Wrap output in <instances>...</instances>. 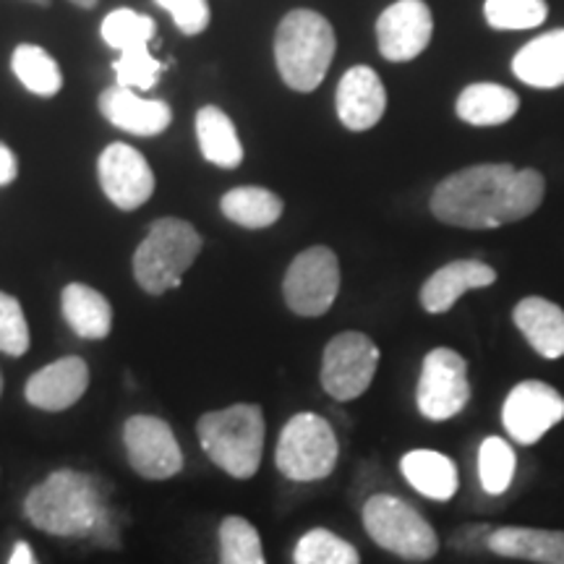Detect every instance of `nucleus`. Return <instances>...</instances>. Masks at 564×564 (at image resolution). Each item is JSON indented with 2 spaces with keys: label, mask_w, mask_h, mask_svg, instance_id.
<instances>
[{
  "label": "nucleus",
  "mask_w": 564,
  "mask_h": 564,
  "mask_svg": "<svg viewBox=\"0 0 564 564\" xmlns=\"http://www.w3.org/2000/svg\"><path fill=\"white\" fill-rule=\"evenodd\" d=\"M486 24L499 32L535 30L549 17L546 0H486Z\"/></svg>",
  "instance_id": "nucleus-32"
},
{
  "label": "nucleus",
  "mask_w": 564,
  "mask_h": 564,
  "mask_svg": "<svg viewBox=\"0 0 564 564\" xmlns=\"http://www.w3.org/2000/svg\"><path fill=\"white\" fill-rule=\"evenodd\" d=\"M379 369V348L369 335L348 333L335 335L322 356L319 382L329 398L350 403L369 390Z\"/></svg>",
  "instance_id": "nucleus-10"
},
{
  "label": "nucleus",
  "mask_w": 564,
  "mask_h": 564,
  "mask_svg": "<svg viewBox=\"0 0 564 564\" xmlns=\"http://www.w3.org/2000/svg\"><path fill=\"white\" fill-rule=\"evenodd\" d=\"M364 528L377 546L408 562H429L440 552V535L423 514L392 494H373L364 505Z\"/></svg>",
  "instance_id": "nucleus-6"
},
{
  "label": "nucleus",
  "mask_w": 564,
  "mask_h": 564,
  "mask_svg": "<svg viewBox=\"0 0 564 564\" xmlns=\"http://www.w3.org/2000/svg\"><path fill=\"white\" fill-rule=\"evenodd\" d=\"M491 554L531 564H564V531L546 528H494L486 541Z\"/></svg>",
  "instance_id": "nucleus-20"
},
{
  "label": "nucleus",
  "mask_w": 564,
  "mask_h": 564,
  "mask_svg": "<svg viewBox=\"0 0 564 564\" xmlns=\"http://www.w3.org/2000/svg\"><path fill=\"white\" fill-rule=\"evenodd\" d=\"M514 465H518V457H514L512 444L499 440V436H486L481 447H478V481H481V489L491 497H502L512 486Z\"/></svg>",
  "instance_id": "nucleus-29"
},
{
  "label": "nucleus",
  "mask_w": 564,
  "mask_h": 564,
  "mask_svg": "<svg viewBox=\"0 0 564 564\" xmlns=\"http://www.w3.org/2000/svg\"><path fill=\"white\" fill-rule=\"evenodd\" d=\"M220 564H267L262 535L246 518L230 514L220 523Z\"/></svg>",
  "instance_id": "nucleus-31"
},
{
  "label": "nucleus",
  "mask_w": 564,
  "mask_h": 564,
  "mask_svg": "<svg viewBox=\"0 0 564 564\" xmlns=\"http://www.w3.org/2000/svg\"><path fill=\"white\" fill-rule=\"evenodd\" d=\"M0 350L6 356H24L30 350V324L19 299L0 291Z\"/></svg>",
  "instance_id": "nucleus-34"
},
{
  "label": "nucleus",
  "mask_w": 564,
  "mask_h": 564,
  "mask_svg": "<svg viewBox=\"0 0 564 564\" xmlns=\"http://www.w3.org/2000/svg\"><path fill=\"white\" fill-rule=\"evenodd\" d=\"M11 70L21 87L32 91L34 97H42V100H51L63 89V70L58 61L45 47L32 45V42H21L13 47Z\"/></svg>",
  "instance_id": "nucleus-27"
},
{
  "label": "nucleus",
  "mask_w": 564,
  "mask_h": 564,
  "mask_svg": "<svg viewBox=\"0 0 564 564\" xmlns=\"http://www.w3.org/2000/svg\"><path fill=\"white\" fill-rule=\"evenodd\" d=\"M9 564H40V562H37V556H34L32 546L26 544V541H19L9 556Z\"/></svg>",
  "instance_id": "nucleus-38"
},
{
  "label": "nucleus",
  "mask_w": 564,
  "mask_h": 564,
  "mask_svg": "<svg viewBox=\"0 0 564 564\" xmlns=\"http://www.w3.org/2000/svg\"><path fill=\"white\" fill-rule=\"evenodd\" d=\"M68 3H74L76 9H84V11H91L95 9L97 3H100V0H68Z\"/></svg>",
  "instance_id": "nucleus-39"
},
{
  "label": "nucleus",
  "mask_w": 564,
  "mask_h": 564,
  "mask_svg": "<svg viewBox=\"0 0 564 564\" xmlns=\"http://www.w3.org/2000/svg\"><path fill=\"white\" fill-rule=\"evenodd\" d=\"M196 144H199L202 158L209 165L223 167V171H236L246 158L243 141L238 137L232 118L217 105H204L196 112Z\"/></svg>",
  "instance_id": "nucleus-21"
},
{
  "label": "nucleus",
  "mask_w": 564,
  "mask_h": 564,
  "mask_svg": "<svg viewBox=\"0 0 564 564\" xmlns=\"http://www.w3.org/2000/svg\"><path fill=\"white\" fill-rule=\"evenodd\" d=\"M340 444L327 419L316 413H295L282 426L274 463L285 478L299 484L322 481L333 476Z\"/></svg>",
  "instance_id": "nucleus-7"
},
{
  "label": "nucleus",
  "mask_w": 564,
  "mask_h": 564,
  "mask_svg": "<svg viewBox=\"0 0 564 564\" xmlns=\"http://www.w3.org/2000/svg\"><path fill=\"white\" fill-rule=\"evenodd\" d=\"M24 514L42 533L61 539H95L102 546H116L118 541L100 481L82 470H55L34 486L24 499Z\"/></svg>",
  "instance_id": "nucleus-2"
},
{
  "label": "nucleus",
  "mask_w": 564,
  "mask_h": 564,
  "mask_svg": "<svg viewBox=\"0 0 564 564\" xmlns=\"http://www.w3.org/2000/svg\"><path fill=\"white\" fill-rule=\"evenodd\" d=\"M400 470L421 497L434 499V502H449L460 489L457 465L436 449H413V453L403 455Z\"/></svg>",
  "instance_id": "nucleus-23"
},
{
  "label": "nucleus",
  "mask_w": 564,
  "mask_h": 564,
  "mask_svg": "<svg viewBox=\"0 0 564 564\" xmlns=\"http://www.w3.org/2000/svg\"><path fill=\"white\" fill-rule=\"evenodd\" d=\"M564 421V394L539 379L514 384L502 405L505 432L518 444L541 442L556 423Z\"/></svg>",
  "instance_id": "nucleus-11"
},
{
  "label": "nucleus",
  "mask_w": 564,
  "mask_h": 564,
  "mask_svg": "<svg viewBox=\"0 0 564 564\" xmlns=\"http://www.w3.org/2000/svg\"><path fill=\"white\" fill-rule=\"evenodd\" d=\"M337 293H340V262L329 246H312L301 251L282 280L288 308L306 319L327 314L337 301Z\"/></svg>",
  "instance_id": "nucleus-8"
},
{
  "label": "nucleus",
  "mask_w": 564,
  "mask_h": 564,
  "mask_svg": "<svg viewBox=\"0 0 564 564\" xmlns=\"http://www.w3.org/2000/svg\"><path fill=\"white\" fill-rule=\"evenodd\" d=\"M61 312L68 327L84 340H105L112 329V306L97 288L70 282L61 293Z\"/></svg>",
  "instance_id": "nucleus-24"
},
{
  "label": "nucleus",
  "mask_w": 564,
  "mask_h": 564,
  "mask_svg": "<svg viewBox=\"0 0 564 564\" xmlns=\"http://www.w3.org/2000/svg\"><path fill=\"white\" fill-rule=\"evenodd\" d=\"M512 70L535 89H556L564 84V30L533 37L514 55Z\"/></svg>",
  "instance_id": "nucleus-22"
},
{
  "label": "nucleus",
  "mask_w": 564,
  "mask_h": 564,
  "mask_svg": "<svg viewBox=\"0 0 564 564\" xmlns=\"http://www.w3.org/2000/svg\"><path fill=\"white\" fill-rule=\"evenodd\" d=\"M97 105H100L105 121L131 137H160L173 123V108L165 100L144 97L141 91L121 87V84L105 89Z\"/></svg>",
  "instance_id": "nucleus-15"
},
{
  "label": "nucleus",
  "mask_w": 564,
  "mask_h": 564,
  "mask_svg": "<svg viewBox=\"0 0 564 564\" xmlns=\"http://www.w3.org/2000/svg\"><path fill=\"white\" fill-rule=\"evenodd\" d=\"M100 37L110 51L123 53L131 51V47L152 45V40L158 37V24L147 13L133 9H116L102 19Z\"/></svg>",
  "instance_id": "nucleus-28"
},
{
  "label": "nucleus",
  "mask_w": 564,
  "mask_h": 564,
  "mask_svg": "<svg viewBox=\"0 0 564 564\" xmlns=\"http://www.w3.org/2000/svg\"><path fill=\"white\" fill-rule=\"evenodd\" d=\"M129 465L141 478L165 481L183 470V453L173 429L158 415H131L123 426Z\"/></svg>",
  "instance_id": "nucleus-12"
},
{
  "label": "nucleus",
  "mask_w": 564,
  "mask_h": 564,
  "mask_svg": "<svg viewBox=\"0 0 564 564\" xmlns=\"http://www.w3.org/2000/svg\"><path fill=\"white\" fill-rule=\"evenodd\" d=\"M0 392H3V377H0Z\"/></svg>",
  "instance_id": "nucleus-41"
},
{
  "label": "nucleus",
  "mask_w": 564,
  "mask_h": 564,
  "mask_svg": "<svg viewBox=\"0 0 564 564\" xmlns=\"http://www.w3.org/2000/svg\"><path fill=\"white\" fill-rule=\"evenodd\" d=\"M162 70H165V63L154 58L150 45L131 47V51L121 53V58L112 61V76H116V84L137 89L141 95L150 91L154 84L160 82Z\"/></svg>",
  "instance_id": "nucleus-33"
},
{
  "label": "nucleus",
  "mask_w": 564,
  "mask_h": 564,
  "mask_svg": "<svg viewBox=\"0 0 564 564\" xmlns=\"http://www.w3.org/2000/svg\"><path fill=\"white\" fill-rule=\"evenodd\" d=\"M154 6L171 13L175 30L186 37H199L212 21L209 0H154Z\"/></svg>",
  "instance_id": "nucleus-35"
},
{
  "label": "nucleus",
  "mask_w": 564,
  "mask_h": 564,
  "mask_svg": "<svg viewBox=\"0 0 564 564\" xmlns=\"http://www.w3.org/2000/svg\"><path fill=\"white\" fill-rule=\"evenodd\" d=\"M494 528L491 525H470V528H463V531H457L453 535V546L460 549V552H478V549H486L489 552V546H486V541H489Z\"/></svg>",
  "instance_id": "nucleus-36"
},
{
  "label": "nucleus",
  "mask_w": 564,
  "mask_h": 564,
  "mask_svg": "<svg viewBox=\"0 0 564 564\" xmlns=\"http://www.w3.org/2000/svg\"><path fill=\"white\" fill-rule=\"evenodd\" d=\"M470 403L468 361L453 348H434L423 356L415 405L426 421L455 419Z\"/></svg>",
  "instance_id": "nucleus-9"
},
{
  "label": "nucleus",
  "mask_w": 564,
  "mask_h": 564,
  "mask_svg": "<svg viewBox=\"0 0 564 564\" xmlns=\"http://www.w3.org/2000/svg\"><path fill=\"white\" fill-rule=\"evenodd\" d=\"M89 387V366L79 356H63L34 371L26 382V403L47 413L68 411L84 398Z\"/></svg>",
  "instance_id": "nucleus-17"
},
{
  "label": "nucleus",
  "mask_w": 564,
  "mask_h": 564,
  "mask_svg": "<svg viewBox=\"0 0 564 564\" xmlns=\"http://www.w3.org/2000/svg\"><path fill=\"white\" fill-rule=\"evenodd\" d=\"M335 110L348 131H369L382 121L387 89L371 66H352L343 74L335 91Z\"/></svg>",
  "instance_id": "nucleus-16"
},
{
  "label": "nucleus",
  "mask_w": 564,
  "mask_h": 564,
  "mask_svg": "<svg viewBox=\"0 0 564 564\" xmlns=\"http://www.w3.org/2000/svg\"><path fill=\"white\" fill-rule=\"evenodd\" d=\"M19 178V158L9 144L0 141V188L11 186Z\"/></svg>",
  "instance_id": "nucleus-37"
},
{
  "label": "nucleus",
  "mask_w": 564,
  "mask_h": 564,
  "mask_svg": "<svg viewBox=\"0 0 564 564\" xmlns=\"http://www.w3.org/2000/svg\"><path fill=\"white\" fill-rule=\"evenodd\" d=\"M520 110V97L502 84L476 82L460 91L455 112L468 126H502Z\"/></svg>",
  "instance_id": "nucleus-25"
},
{
  "label": "nucleus",
  "mask_w": 564,
  "mask_h": 564,
  "mask_svg": "<svg viewBox=\"0 0 564 564\" xmlns=\"http://www.w3.org/2000/svg\"><path fill=\"white\" fill-rule=\"evenodd\" d=\"M220 209L230 223L246 230H264L280 220L285 204L264 186H238L223 194Z\"/></svg>",
  "instance_id": "nucleus-26"
},
{
  "label": "nucleus",
  "mask_w": 564,
  "mask_h": 564,
  "mask_svg": "<svg viewBox=\"0 0 564 564\" xmlns=\"http://www.w3.org/2000/svg\"><path fill=\"white\" fill-rule=\"evenodd\" d=\"M544 196L546 181L535 167L518 171L510 162H484L436 183L429 207L453 228L494 230L531 217Z\"/></svg>",
  "instance_id": "nucleus-1"
},
{
  "label": "nucleus",
  "mask_w": 564,
  "mask_h": 564,
  "mask_svg": "<svg viewBox=\"0 0 564 564\" xmlns=\"http://www.w3.org/2000/svg\"><path fill=\"white\" fill-rule=\"evenodd\" d=\"M202 236L188 220L162 217L147 230L144 241L133 251V280L150 295H165L181 288L183 274L202 253Z\"/></svg>",
  "instance_id": "nucleus-5"
},
{
  "label": "nucleus",
  "mask_w": 564,
  "mask_h": 564,
  "mask_svg": "<svg viewBox=\"0 0 564 564\" xmlns=\"http://www.w3.org/2000/svg\"><path fill=\"white\" fill-rule=\"evenodd\" d=\"M514 327L525 337L528 345L539 352L541 358L564 356V308L556 306L541 295H528L514 306L512 312Z\"/></svg>",
  "instance_id": "nucleus-19"
},
{
  "label": "nucleus",
  "mask_w": 564,
  "mask_h": 564,
  "mask_svg": "<svg viewBox=\"0 0 564 564\" xmlns=\"http://www.w3.org/2000/svg\"><path fill=\"white\" fill-rule=\"evenodd\" d=\"M335 51V30L319 11L295 9L280 19L274 32V66L285 87L301 95L319 89Z\"/></svg>",
  "instance_id": "nucleus-3"
},
{
  "label": "nucleus",
  "mask_w": 564,
  "mask_h": 564,
  "mask_svg": "<svg viewBox=\"0 0 564 564\" xmlns=\"http://www.w3.org/2000/svg\"><path fill=\"white\" fill-rule=\"evenodd\" d=\"M202 449L217 468L246 481L259 470L264 453V413L253 403H238L204 413L196 423Z\"/></svg>",
  "instance_id": "nucleus-4"
},
{
  "label": "nucleus",
  "mask_w": 564,
  "mask_h": 564,
  "mask_svg": "<svg viewBox=\"0 0 564 564\" xmlns=\"http://www.w3.org/2000/svg\"><path fill=\"white\" fill-rule=\"evenodd\" d=\"M497 282V270L478 259H457L436 270L421 285V306L426 314H447L468 291H481Z\"/></svg>",
  "instance_id": "nucleus-18"
},
{
  "label": "nucleus",
  "mask_w": 564,
  "mask_h": 564,
  "mask_svg": "<svg viewBox=\"0 0 564 564\" xmlns=\"http://www.w3.org/2000/svg\"><path fill=\"white\" fill-rule=\"evenodd\" d=\"M295 564H361V554L350 541L327 531V528H314L303 533L293 552Z\"/></svg>",
  "instance_id": "nucleus-30"
},
{
  "label": "nucleus",
  "mask_w": 564,
  "mask_h": 564,
  "mask_svg": "<svg viewBox=\"0 0 564 564\" xmlns=\"http://www.w3.org/2000/svg\"><path fill=\"white\" fill-rule=\"evenodd\" d=\"M432 37L434 13L423 0H394L377 19V47L384 61H415Z\"/></svg>",
  "instance_id": "nucleus-14"
},
{
  "label": "nucleus",
  "mask_w": 564,
  "mask_h": 564,
  "mask_svg": "<svg viewBox=\"0 0 564 564\" xmlns=\"http://www.w3.org/2000/svg\"><path fill=\"white\" fill-rule=\"evenodd\" d=\"M30 3H34V6H42V9H51L53 0H30Z\"/></svg>",
  "instance_id": "nucleus-40"
},
{
  "label": "nucleus",
  "mask_w": 564,
  "mask_h": 564,
  "mask_svg": "<svg viewBox=\"0 0 564 564\" xmlns=\"http://www.w3.org/2000/svg\"><path fill=\"white\" fill-rule=\"evenodd\" d=\"M97 178H100L102 194L108 196L112 207L123 212L144 207L158 186L150 162L137 147L126 144V141H112L105 147L97 160Z\"/></svg>",
  "instance_id": "nucleus-13"
}]
</instances>
